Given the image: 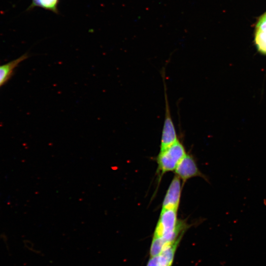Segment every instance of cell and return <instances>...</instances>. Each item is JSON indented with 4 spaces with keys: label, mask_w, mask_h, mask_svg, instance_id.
Here are the masks:
<instances>
[{
    "label": "cell",
    "mask_w": 266,
    "mask_h": 266,
    "mask_svg": "<svg viewBox=\"0 0 266 266\" xmlns=\"http://www.w3.org/2000/svg\"><path fill=\"white\" fill-rule=\"evenodd\" d=\"M182 190L181 179L176 175L172 179L165 196L162 208L178 210Z\"/></svg>",
    "instance_id": "5"
},
{
    "label": "cell",
    "mask_w": 266,
    "mask_h": 266,
    "mask_svg": "<svg viewBox=\"0 0 266 266\" xmlns=\"http://www.w3.org/2000/svg\"><path fill=\"white\" fill-rule=\"evenodd\" d=\"M175 172L177 176L183 181L195 176L203 175L200 172L194 159L189 154H186L177 165Z\"/></svg>",
    "instance_id": "4"
},
{
    "label": "cell",
    "mask_w": 266,
    "mask_h": 266,
    "mask_svg": "<svg viewBox=\"0 0 266 266\" xmlns=\"http://www.w3.org/2000/svg\"><path fill=\"white\" fill-rule=\"evenodd\" d=\"M177 210L162 208L150 247V257L156 256L182 237L187 225L177 218Z\"/></svg>",
    "instance_id": "1"
},
{
    "label": "cell",
    "mask_w": 266,
    "mask_h": 266,
    "mask_svg": "<svg viewBox=\"0 0 266 266\" xmlns=\"http://www.w3.org/2000/svg\"><path fill=\"white\" fill-rule=\"evenodd\" d=\"M254 42L258 51L266 55V12L259 18L256 24Z\"/></svg>",
    "instance_id": "7"
},
{
    "label": "cell",
    "mask_w": 266,
    "mask_h": 266,
    "mask_svg": "<svg viewBox=\"0 0 266 266\" xmlns=\"http://www.w3.org/2000/svg\"><path fill=\"white\" fill-rule=\"evenodd\" d=\"M181 238H178L159 254L150 257L146 266H172Z\"/></svg>",
    "instance_id": "6"
},
{
    "label": "cell",
    "mask_w": 266,
    "mask_h": 266,
    "mask_svg": "<svg viewBox=\"0 0 266 266\" xmlns=\"http://www.w3.org/2000/svg\"><path fill=\"white\" fill-rule=\"evenodd\" d=\"M59 1L60 0H32V3L28 10L37 7L58 14Z\"/></svg>",
    "instance_id": "9"
},
{
    "label": "cell",
    "mask_w": 266,
    "mask_h": 266,
    "mask_svg": "<svg viewBox=\"0 0 266 266\" xmlns=\"http://www.w3.org/2000/svg\"><path fill=\"white\" fill-rule=\"evenodd\" d=\"M187 154L183 144L178 140L175 143L160 151L157 157L158 170L161 175L175 170L177 165Z\"/></svg>",
    "instance_id": "2"
},
{
    "label": "cell",
    "mask_w": 266,
    "mask_h": 266,
    "mask_svg": "<svg viewBox=\"0 0 266 266\" xmlns=\"http://www.w3.org/2000/svg\"><path fill=\"white\" fill-rule=\"evenodd\" d=\"M28 58L27 54L7 64L0 66V86L10 77L14 68L20 63Z\"/></svg>",
    "instance_id": "8"
},
{
    "label": "cell",
    "mask_w": 266,
    "mask_h": 266,
    "mask_svg": "<svg viewBox=\"0 0 266 266\" xmlns=\"http://www.w3.org/2000/svg\"><path fill=\"white\" fill-rule=\"evenodd\" d=\"M164 84L166 101L165 116L161 140L160 151L164 150L178 140L170 113L165 82H164Z\"/></svg>",
    "instance_id": "3"
}]
</instances>
